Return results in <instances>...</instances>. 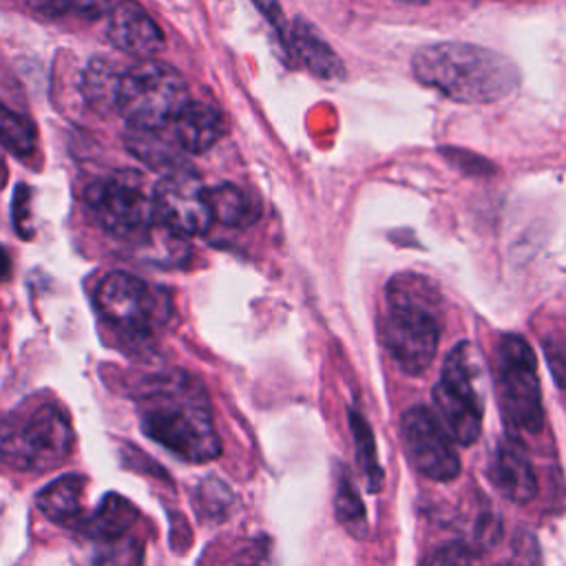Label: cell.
Listing matches in <instances>:
<instances>
[{
	"label": "cell",
	"mask_w": 566,
	"mask_h": 566,
	"mask_svg": "<svg viewBox=\"0 0 566 566\" xmlns=\"http://www.w3.org/2000/svg\"><path fill=\"white\" fill-rule=\"evenodd\" d=\"M142 431L186 462H208L221 453L203 385L186 371L153 376L139 387Z\"/></svg>",
	"instance_id": "obj_1"
},
{
	"label": "cell",
	"mask_w": 566,
	"mask_h": 566,
	"mask_svg": "<svg viewBox=\"0 0 566 566\" xmlns=\"http://www.w3.org/2000/svg\"><path fill=\"white\" fill-rule=\"evenodd\" d=\"M411 71L420 84L467 104L504 99L520 82V73L509 57L464 42L418 49L411 57Z\"/></svg>",
	"instance_id": "obj_2"
},
{
	"label": "cell",
	"mask_w": 566,
	"mask_h": 566,
	"mask_svg": "<svg viewBox=\"0 0 566 566\" xmlns=\"http://www.w3.org/2000/svg\"><path fill=\"white\" fill-rule=\"evenodd\" d=\"M442 327V296L433 281L402 272L387 285V314L380 340L405 374H422L438 349Z\"/></svg>",
	"instance_id": "obj_3"
},
{
	"label": "cell",
	"mask_w": 566,
	"mask_h": 566,
	"mask_svg": "<svg viewBox=\"0 0 566 566\" xmlns=\"http://www.w3.org/2000/svg\"><path fill=\"white\" fill-rule=\"evenodd\" d=\"M486 402V363L482 352L458 343L444 358L440 380L433 387V405L444 429L460 444H473L482 431Z\"/></svg>",
	"instance_id": "obj_4"
},
{
	"label": "cell",
	"mask_w": 566,
	"mask_h": 566,
	"mask_svg": "<svg viewBox=\"0 0 566 566\" xmlns=\"http://www.w3.org/2000/svg\"><path fill=\"white\" fill-rule=\"evenodd\" d=\"M188 102L184 77L164 62L144 60L124 69L119 75L115 111L130 128H166Z\"/></svg>",
	"instance_id": "obj_5"
},
{
	"label": "cell",
	"mask_w": 566,
	"mask_h": 566,
	"mask_svg": "<svg viewBox=\"0 0 566 566\" xmlns=\"http://www.w3.org/2000/svg\"><path fill=\"white\" fill-rule=\"evenodd\" d=\"M73 431L55 405H40L0 422V460L18 471H46L71 453Z\"/></svg>",
	"instance_id": "obj_6"
},
{
	"label": "cell",
	"mask_w": 566,
	"mask_h": 566,
	"mask_svg": "<svg viewBox=\"0 0 566 566\" xmlns=\"http://www.w3.org/2000/svg\"><path fill=\"white\" fill-rule=\"evenodd\" d=\"M495 391L504 422L513 431L535 433L544 422L537 358L515 334L500 338L495 349Z\"/></svg>",
	"instance_id": "obj_7"
},
{
	"label": "cell",
	"mask_w": 566,
	"mask_h": 566,
	"mask_svg": "<svg viewBox=\"0 0 566 566\" xmlns=\"http://www.w3.org/2000/svg\"><path fill=\"white\" fill-rule=\"evenodd\" d=\"M86 201L97 221L119 239L135 241L157 221L153 195L144 190V179L135 170H115L93 181Z\"/></svg>",
	"instance_id": "obj_8"
},
{
	"label": "cell",
	"mask_w": 566,
	"mask_h": 566,
	"mask_svg": "<svg viewBox=\"0 0 566 566\" xmlns=\"http://www.w3.org/2000/svg\"><path fill=\"white\" fill-rule=\"evenodd\" d=\"M95 301L97 310L113 327L133 336H146L168 314L166 294H161V290L124 272L108 274L99 283Z\"/></svg>",
	"instance_id": "obj_9"
},
{
	"label": "cell",
	"mask_w": 566,
	"mask_h": 566,
	"mask_svg": "<svg viewBox=\"0 0 566 566\" xmlns=\"http://www.w3.org/2000/svg\"><path fill=\"white\" fill-rule=\"evenodd\" d=\"M400 438L411 467L436 482H449L460 473V458L451 433L427 407H411L402 413Z\"/></svg>",
	"instance_id": "obj_10"
},
{
	"label": "cell",
	"mask_w": 566,
	"mask_h": 566,
	"mask_svg": "<svg viewBox=\"0 0 566 566\" xmlns=\"http://www.w3.org/2000/svg\"><path fill=\"white\" fill-rule=\"evenodd\" d=\"M153 208L157 221L181 237L203 234L214 221L206 186L186 168H175L157 181Z\"/></svg>",
	"instance_id": "obj_11"
},
{
	"label": "cell",
	"mask_w": 566,
	"mask_h": 566,
	"mask_svg": "<svg viewBox=\"0 0 566 566\" xmlns=\"http://www.w3.org/2000/svg\"><path fill=\"white\" fill-rule=\"evenodd\" d=\"M106 35L115 49L135 57H150L164 44L159 24L133 0H122L111 9Z\"/></svg>",
	"instance_id": "obj_12"
},
{
	"label": "cell",
	"mask_w": 566,
	"mask_h": 566,
	"mask_svg": "<svg viewBox=\"0 0 566 566\" xmlns=\"http://www.w3.org/2000/svg\"><path fill=\"white\" fill-rule=\"evenodd\" d=\"M489 478L493 486L511 502L524 504L537 493V480L526 449L515 436L502 438L489 464Z\"/></svg>",
	"instance_id": "obj_13"
},
{
	"label": "cell",
	"mask_w": 566,
	"mask_h": 566,
	"mask_svg": "<svg viewBox=\"0 0 566 566\" xmlns=\"http://www.w3.org/2000/svg\"><path fill=\"white\" fill-rule=\"evenodd\" d=\"M170 126L177 146L186 153H203L212 148L226 133L221 111L203 102H188Z\"/></svg>",
	"instance_id": "obj_14"
},
{
	"label": "cell",
	"mask_w": 566,
	"mask_h": 566,
	"mask_svg": "<svg viewBox=\"0 0 566 566\" xmlns=\"http://www.w3.org/2000/svg\"><path fill=\"white\" fill-rule=\"evenodd\" d=\"M287 42L292 55L303 62L305 69H310L321 80H334L343 75V64L329 42L316 31L314 24L305 20H294L287 31Z\"/></svg>",
	"instance_id": "obj_15"
},
{
	"label": "cell",
	"mask_w": 566,
	"mask_h": 566,
	"mask_svg": "<svg viewBox=\"0 0 566 566\" xmlns=\"http://www.w3.org/2000/svg\"><path fill=\"white\" fill-rule=\"evenodd\" d=\"M139 517L137 506L119 493H106L93 513L82 517L75 526L82 535L97 542L119 539Z\"/></svg>",
	"instance_id": "obj_16"
},
{
	"label": "cell",
	"mask_w": 566,
	"mask_h": 566,
	"mask_svg": "<svg viewBox=\"0 0 566 566\" xmlns=\"http://www.w3.org/2000/svg\"><path fill=\"white\" fill-rule=\"evenodd\" d=\"M84 489H86V478L80 473H69L49 482L44 489H40L35 495V504L51 522L75 526L84 517L82 515Z\"/></svg>",
	"instance_id": "obj_17"
},
{
	"label": "cell",
	"mask_w": 566,
	"mask_h": 566,
	"mask_svg": "<svg viewBox=\"0 0 566 566\" xmlns=\"http://www.w3.org/2000/svg\"><path fill=\"white\" fill-rule=\"evenodd\" d=\"M164 128L159 130H148V128H128L124 142L128 146V150L142 159L146 166L153 168H168L175 170L179 164V146L172 139H168L164 133Z\"/></svg>",
	"instance_id": "obj_18"
},
{
	"label": "cell",
	"mask_w": 566,
	"mask_h": 566,
	"mask_svg": "<svg viewBox=\"0 0 566 566\" xmlns=\"http://www.w3.org/2000/svg\"><path fill=\"white\" fill-rule=\"evenodd\" d=\"M212 217L226 226H248L256 219V201L234 184H219L208 190Z\"/></svg>",
	"instance_id": "obj_19"
},
{
	"label": "cell",
	"mask_w": 566,
	"mask_h": 566,
	"mask_svg": "<svg viewBox=\"0 0 566 566\" xmlns=\"http://www.w3.org/2000/svg\"><path fill=\"white\" fill-rule=\"evenodd\" d=\"M122 71L115 69L111 60L95 57L88 62L84 77H82V91L86 102L97 111L115 108V93Z\"/></svg>",
	"instance_id": "obj_20"
},
{
	"label": "cell",
	"mask_w": 566,
	"mask_h": 566,
	"mask_svg": "<svg viewBox=\"0 0 566 566\" xmlns=\"http://www.w3.org/2000/svg\"><path fill=\"white\" fill-rule=\"evenodd\" d=\"M349 422H352V433L356 440V458H358L363 478L367 480V491L376 493L382 486V469L378 464L374 433H371L367 420L356 411L349 413Z\"/></svg>",
	"instance_id": "obj_21"
},
{
	"label": "cell",
	"mask_w": 566,
	"mask_h": 566,
	"mask_svg": "<svg viewBox=\"0 0 566 566\" xmlns=\"http://www.w3.org/2000/svg\"><path fill=\"white\" fill-rule=\"evenodd\" d=\"M0 146L18 157H27L35 146L33 124L4 104H0Z\"/></svg>",
	"instance_id": "obj_22"
},
{
	"label": "cell",
	"mask_w": 566,
	"mask_h": 566,
	"mask_svg": "<svg viewBox=\"0 0 566 566\" xmlns=\"http://www.w3.org/2000/svg\"><path fill=\"white\" fill-rule=\"evenodd\" d=\"M336 515L338 520L352 531L363 535L365 533V506L363 500L358 495V491L354 489L349 475L345 473L338 480V489H336Z\"/></svg>",
	"instance_id": "obj_23"
},
{
	"label": "cell",
	"mask_w": 566,
	"mask_h": 566,
	"mask_svg": "<svg viewBox=\"0 0 566 566\" xmlns=\"http://www.w3.org/2000/svg\"><path fill=\"white\" fill-rule=\"evenodd\" d=\"M144 551L135 539H113L97 553L95 566H142Z\"/></svg>",
	"instance_id": "obj_24"
},
{
	"label": "cell",
	"mask_w": 566,
	"mask_h": 566,
	"mask_svg": "<svg viewBox=\"0 0 566 566\" xmlns=\"http://www.w3.org/2000/svg\"><path fill=\"white\" fill-rule=\"evenodd\" d=\"M422 566H480V562L467 546L447 544V546L431 551L424 557Z\"/></svg>",
	"instance_id": "obj_25"
},
{
	"label": "cell",
	"mask_w": 566,
	"mask_h": 566,
	"mask_svg": "<svg viewBox=\"0 0 566 566\" xmlns=\"http://www.w3.org/2000/svg\"><path fill=\"white\" fill-rule=\"evenodd\" d=\"M230 491L217 482V480H206L197 489V509L203 515H219L223 511V502L230 500Z\"/></svg>",
	"instance_id": "obj_26"
},
{
	"label": "cell",
	"mask_w": 566,
	"mask_h": 566,
	"mask_svg": "<svg viewBox=\"0 0 566 566\" xmlns=\"http://www.w3.org/2000/svg\"><path fill=\"white\" fill-rule=\"evenodd\" d=\"M31 190L27 184H20L13 192V226L15 232H20L24 239H29L33 234L31 228Z\"/></svg>",
	"instance_id": "obj_27"
},
{
	"label": "cell",
	"mask_w": 566,
	"mask_h": 566,
	"mask_svg": "<svg viewBox=\"0 0 566 566\" xmlns=\"http://www.w3.org/2000/svg\"><path fill=\"white\" fill-rule=\"evenodd\" d=\"M66 13H77L86 20H97L106 13L108 0H64Z\"/></svg>",
	"instance_id": "obj_28"
},
{
	"label": "cell",
	"mask_w": 566,
	"mask_h": 566,
	"mask_svg": "<svg viewBox=\"0 0 566 566\" xmlns=\"http://www.w3.org/2000/svg\"><path fill=\"white\" fill-rule=\"evenodd\" d=\"M27 4L42 13V15H62L66 13V2L64 0H27Z\"/></svg>",
	"instance_id": "obj_29"
},
{
	"label": "cell",
	"mask_w": 566,
	"mask_h": 566,
	"mask_svg": "<svg viewBox=\"0 0 566 566\" xmlns=\"http://www.w3.org/2000/svg\"><path fill=\"white\" fill-rule=\"evenodd\" d=\"M276 27H281V11H279V2L276 0H252Z\"/></svg>",
	"instance_id": "obj_30"
},
{
	"label": "cell",
	"mask_w": 566,
	"mask_h": 566,
	"mask_svg": "<svg viewBox=\"0 0 566 566\" xmlns=\"http://www.w3.org/2000/svg\"><path fill=\"white\" fill-rule=\"evenodd\" d=\"M11 272V261L7 256V250L0 245V279H7Z\"/></svg>",
	"instance_id": "obj_31"
},
{
	"label": "cell",
	"mask_w": 566,
	"mask_h": 566,
	"mask_svg": "<svg viewBox=\"0 0 566 566\" xmlns=\"http://www.w3.org/2000/svg\"><path fill=\"white\" fill-rule=\"evenodd\" d=\"M4 179H7V170H4V161L0 159V186L4 184Z\"/></svg>",
	"instance_id": "obj_32"
},
{
	"label": "cell",
	"mask_w": 566,
	"mask_h": 566,
	"mask_svg": "<svg viewBox=\"0 0 566 566\" xmlns=\"http://www.w3.org/2000/svg\"><path fill=\"white\" fill-rule=\"evenodd\" d=\"M400 2H427V0H400Z\"/></svg>",
	"instance_id": "obj_33"
}]
</instances>
